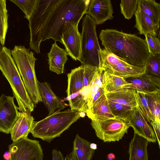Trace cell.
I'll return each mask as SVG.
<instances>
[{
  "mask_svg": "<svg viewBox=\"0 0 160 160\" xmlns=\"http://www.w3.org/2000/svg\"><path fill=\"white\" fill-rule=\"evenodd\" d=\"M90 0H38L36 9L29 20L30 48L40 53L41 42L52 38L62 43L68 24L79 22L86 14Z\"/></svg>",
  "mask_w": 160,
  "mask_h": 160,
  "instance_id": "6da1fadb",
  "label": "cell"
},
{
  "mask_svg": "<svg viewBox=\"0 0 160 160\" xmlns=\"http://www.w3.org/2000/svg\"><path fill=\"white\" fill-rule=\"evenodd\" d=\"M99 37L104 48L120 59L133 66L146 67L149 54L145 39L112 29L102 30Z\"/></svg>",
  "mask_w": 160,
  "mask_h": 160,
  "instance_id": "7a4b0ae2",
  "label": "cell"
},
{
  "mask_svg": "<svg viewBox=\"0 0 160 160\" xmlns=\"http://www.w3.org/2000/svg\"><path fill=\"white\" fill-rule=\"evenodd\" d=\"M81 112L71 109L57 110L41 120L34 121L30 133L34 138L50 143L79 119Z\"/></svg>",
  "mask_w": 160,
  "mask_h": 160,
  "instance_id": "3957f363",
  "label": "cell"
},
{
  "mask_svg": "<svg viewBox=\"0 0 160 160\" xmlns=\"http://www.w3.org/2000/svg\"><path fill=\"white\" fill-rule=\"evenodd\" d=\"M0 70L9 83L20 112L31 113L35 106L23 82L11 50L3 46L0 52Z\"/></svg>",
  "mask_w": 160,
  "mask_h": 160,
  "instance_id": "277c9868",
  "label": "cell"
},
{
  "mask_svg": "<svg viewBox=\"0 0 160 160\" xmlns=\"http://www.w3.org/2000/svg\"><path fill=\"white\" fill-rule=\"evenodd\" d=\"M11 52L28 94L36 107V104L42 102L35 70L37 59L30 48L24 46H15Z\"/></svg>",
  "mask_w": 160,
  "mask_h": 160,
  "instance_id": "5b68a950",
  "label": "cell"
},
{
  "mask_svg": "<svg viewBox=\"0 0 160 160\" xmlns=\"http://www.w3.org/2000/svg\"><path fill=\"white\" fill-rule=\"evenodd\" d=\"M81 35L82 65L100 67V46L96 31V24L92 17L86 14L83 18Z\"/></svg>",
  "mask_w": 160,
  "mask_h": 160,
  "instance_id": "8992f818",
  "label": "cell"
},
{
  "mask_svg": "<svg viewBox=\"0 0 160 160\" xmlns=\"http://www.w3.org/2000/svg\"><path fill=\"white\" fill-rule=\"evenodd\" d=\"M84 65L71 70L68 74V87L66 90L67 99L71 109L82 112L87 108L88 96L84 87Z\"/></svg>",
  "mask_w": 160,
  "mask_h": 160,
  "instance_id": "52a82bcc",
  "label": "cell"
},
{
  "mask_svg": "<svg viewBox=\"0 0 160 160\" xmlns=\"http://www.w3.org/2000/svg\"><path fill=\"white\" fill-rule=\"evenodd\" d=\"M99 69L107 70L116 76L124 78L137 77L145 73L146 67H140L129 64L120 59L104 48L100 50Z\"/></svg>",
  "mask_w": 160,
  "mask_h": 160,
  "instance_id": "ba28073f",
  "label": "cell"
},
{
  "mask_svg": "<svg viewBox=\"0 0 160 160\" xmlns=\"http://www.w3.org/2000/svg\"><path fill=\"white\" fill-rule=\"evenodd\" d=\"M91 120V125L97 137L105 142L119 141L130 127L128 122L117 118Z\"/></svg>",
  "mask_w": 160,
  "mask_h": 160,
  "instance_id": "9c48e42d",
  "label": "cell"
},
{
  "mask_svg": "<svg viewBox=\"0 0 160 160\" xmlns=\"http://www.w3.org/2000/svg\"><path fill=\"white\" fill-rule=\"evenodd\" d=\"M10 160H43V150L39 141L28 137L20 138L8 146Z\"/></svg>",
  "mask_w": 160,
  "mask_h": 160,
  "instance_id": "30bf717a",
  "label": "cell"
},
{
  "mask_svg": "<svg viewBox=\"0 0 160 160\" xmlns=\"http://www.w3.org/2000/svg\"><path fill=\"white\" fill-rule=\"evenodd\" d=\"M79 23L72 21L68 24L62 33L61 43L64 45L68 55L73 59L80 61L81 39L78 30Z\"/></svg>",
  "mask_w": 160,
  "mask_h": 160,
  "instance_id": "8fae6325",
  "label": "cell"
},
{
  "mask_svg": "<svg viewBox=\"0 0 160 160\" xmlns=\"http://www.w3.org/2000/svg\"><path fill=\"white\" fill-rule=\"evenodd\" d=\"M14 96L2 94L0 97V132L9 134L18 115Z\"/></svg>",
  "mask_w": 160,
  "mask_h": 160,
  "instance_id": "7c38bea8",
  "label": "cell"
},
{
  "mask_svg": "<svg viewBox=\"0 0 160 160\" xmlns=\"http://www.w3.org/2000/svg\"><path fill=\"white\" fill-rule=\"evenodd\" d=\"M128 122L133 128L134 133L146 138L149 142H157L152 127L138 106L134 109Z\"/></svg>",
  "mask_w": 160,
  "mask_h": 160,
  "instance_id": "4fadbf2b",
  "label": "cell"
},
{
  "mask_svg": "<svg viewBox=\"0 0 160 160\" xmlns=\"http://www.w3.org/2000/svg\"><path fill=\"white\" fill-rule=\"evenodd\" d=\"M113 13L110 0H90L86 12L97 25L102 24L107 20L113 18Z\"/></svg>",
  "mask_w": 160,
  "mask_h": 160,
  "instance_id": "5bb4252c",
  "label": "cell"
},
{
  "mask_svg": "<svg viewBox=\"0 0 160 160\" xmlns=\"http://www.w3.org/2000/svg\"><path fill=\"white\" fill-rule=\"evenodd\" d=\"M124 78L128 84L123 88H132L143 92H153L160 90V79L158 77L145 73L137 77Z\"/></svg>",
  "mask_w": 160,
  "mask_h": 160,
  "instance_id": "9a60e30c",
  "label": "cell"
},
{
  "mask_svg": "<svg viewBox=\"0 0 160 160\" xmlns=\"http://www.w3.org/2000/svg\"><path fill=\"white\" fill-rule=\"evenodd\" d=\"M34 122V118L31 113L19 112L17 120L10 132L13 142L23 137H28Z\"/></svg>",
  "mask_w": 160,
  "mask_h": 160,
  "instance_id": "2e32d148",
  "label": "cell"
},
{
  "mask_svg": "<svg viewBox=\"0 0 160 160\" xmlns=\"http://www.w3.org/2000/svg\"><path fill=\"white\" fill-rule=\"evenodd\" d=\"M38 86L42 102L48 111V115L53 114L57 109L61 110L66 107L62 100L52 91L49 83L38 82Z\"/></svg>",
  "mask_w": 160,
  "mask_h": 160,
  "instance_id": "e0dca14e",
  "label": "cell"
},
{
  "mask_svg": "<svg viewBox=\"0 0 160 160\" xmlns=\"http://www.w3.org/2000/svg\"><path fill=\"white\" fill-rule=\"evenodd\" d=\"M86 113L91 120H104L115 118L110 110L105 93L91 105Z\"/></svg>",
  "mask_w": 160,
  "mask_h": 160,
  "instance_id": "ac0fdd59",
  "label": "cell"
},
{
  "mask_svg": "<svg viewBox=\"0 0 160 160\" xmlns=\"http://www.w3.org/2000/svg\"><path fill=\"white\" fill-rule=\"evenodd\" d=\"M47 54L49 70L58 74L63 73L68 60V54L66 50L59 47L55 42Z\"/></svg>",
  "mask_w": 160,
  "mask_h": 160,
  "instance_id": "d6986e66",
  "label": "cell"
},
{
  "mask_svg": "<svg viewBox=\"0 0 160 160\" xmlns=\"http://www.w3.org/2000/svg\"><path fill=\"white\" fill-rule=\"evenodd\" d=\"M148 142L146 138L134 133L128 151L129 156V160H148Z\"/></svg>",
  "mask_w": 160,
  "mask_h": 160,
  "instance_id": "ffe728a7",
  "label": "cell"
},
{
  "mask_svg": "<svg viewBox=\"0 0 160 160\" xmlns=\"http://www.w3.org/2000/svg\"><path fill=\"white\" fill-rule=\"evenodd\" d=\"M136 93L134 89L125 88L105 94L109 100L135 109L138 106Z\"/></svg>",
  "mask_w": 160,
  "mask_h": 160,
  "instance_id": "44dd1931",
  "label": "cell"
},
{
  "mask_svg": "<svg viewBox=\"0 0 160 160\" xmlns=\"http://www.w3.org/2000/svg\"><path fill=\"white\" fill-rule=\"evenodd\" d=\"M134 15L136 20L134 27L139 31L140 34H150L157 36L159 28L150 17L138 8Z\"/></svg>",
  "mask_w": 160,
  "mask_h": 160,
  "instance_id": "7402d4cb",
  "label": "cell"
},
{
  "mask_svg": "<svg viewBox=\"0 0 160 160\" xmlns=\"http://www.w3.org/2000/svg\"><path fill=\"white\" fill-rule=\"evenodd\" d=\"M102 82L105 94L123 88L128 84L124 77L114 75L107 70L103 72Z\"/></svg>",
  "mask_w": 160,
  "mask_h": 160,
  "instance_id": "603a6c76",
  "label": "cell"
},
{
  "mask_svg": "<svg viewBox=\"0 0 160 160\" xmlns=\"http://www.w3.org/2000/svg\"><path fill=\"white\" fill-rule=\"evenodd\" d=\"M91 143L77 134L73 142V148L77 160H92L95 150L90 148Z\"/></svg>",
  "mask_w": 160,
  "mask_h": 160,
  "instance_id": "cb8c5ba5",
  "label": "cell"
},
{
  "mask_svg": "<svg viewBox=\"0 0 160 160\" xmlns=\"http://www.w3.org/2000/svg\"><path fill=\"white\" fill-rule=\"evenodd\" d=\"M137 8L150 17L159 28L160 22V4L155 0H138Z\"/></svg>",
  "mask_w": 160,
  "mask_h": 160,
  "instance_id": "d4e9b609",
  "label": "cell"
},
{
  "mask_svg": "<svg viewBox=\"0 0 160 160\" xmlns=\"http://www.w3.org/2000/svg\"><path fill=\"white\" fill-rule=\"evenodd\" d=\"M108 102L110 110L115 118L128 122L135 108L108 100Z\"/></svg>",
  "mask_w": 160,
  "mask_h": 160,
  "instance_id": "484cf974",
  "label": "cell"
},
{
  "mask_svg": "<svg viewBox=\"0 0 160 160\" xmlns=\"http://www.w3.org/2000/svg\"><path fill=\"white\" fill-rule=\"evenodd\" d=\"M144 93L154 121L160 123V90Z\"/></svg>",
  "mask_w": 160,
  "mask_h": 160,
  "instance_id": "4316f807",
  "label": "cell"
},
{
  "mask_svg": "<svg viewBox=\"0 0 160 160\" xmlns=\"http://www.w3.org/2000/svg\"><path fill=\"white\" fill-rule=\"evenodd\" d=\"M8 17L6 0H0V40L3 46L8 27Z\"/></svg>",
  "mask_w": 160,
  "mask_h": 160,
  "instance_id": "83f0119b",
  "label": "cell"
},
{
  "mask_svg": "<svg viewBox=\"0 0 160 160\" xmlns=\"http://www.w3.org/2000/svg\"><path fill=\"white\" fill-rule=\"evenodd\" d=\"M17 6L23 12L25 17L28 21L35 11L37 8L38 0H10Z\"/></svg>",
  "mask_w": 160,
  "mask_h": 160,
  "instance_id": "f1b7e54d",
  "label": "cell"
},
{
  "mask_svg": "<svg viewBox=\"0 0 160 160\" xmlns=\"http://www.w3.org/2000/svg\"><path fill=\"white\" fill-rule=\"evenodd\" d=\"M160 54H149L146 66L145 73L160 78Z\"/></svg>",
  "mask_w": 160,
  "mask_h": 160,
  "instance_id": "f546056e",
  "label": "cell"
},
{
  "mask_svg": "<svg viewBox=\"0 0 160 160\" xmlns=\"http://www.w3.org/2000/svg\"><path fill=\"white\" fill-rule=\"evenodd\" d=\"M136 98L138 106L150 123L151 122L154 121V119L149 108L144 93L137 91Z\"/></svg>",
  "mask_w": 160,
  "mask_h": 160,
  "instance_id": "4dcf8cb0",
  "label": "cell"
},
{
  "mask_svg": "<svg viewBox=\"0 0 160 160\" xmlns=\"http://www.w3.org/2000/svg\"><path fill=\"white\" fill-rule=\"evenodd\" d=\"M120 6L121 13L125 19L129 20L132 17L136 11L138 0H122Z\"/></svg>",
  "mask_w": 160,
  "mask_h": 160,
  "instance_id": "1f68e13d",
  "label": "cell"
},
{
  "mask_svg": "<svg viewBox=\"0 0 160 160\" xmlns=\"http://www.w3.org/2000/svg\"><path fill=\"white\" fill-rule=\"evenodd\" d=\"M145 36L149 54L153 56L157 54H160L159 38L157 36L150 34H147Z\"/></svg>",
  "mask_w": 160,
  "mask_h": 160,
  "instance_id": "d6a6232c",
  "label": "cell"
},
{
  "mask_svg": "<svg viewBox=\"0 0 160 160\" xmlns=\"http://www.w3.org/2000/svg\"><path fill=\"white\" fill-rule=\"evenodd\" d=\"M150 124L152 127L157 138L159 148H160V123L154 121L151 122Z\"/></svg>",
  "mask_w": 160,
  "mask_h": 160,
  "instance_id": "836d02e7",
  "label": "cell"
},
{
  "mask_svg": "<svg viewBox=\"0 0 160 160\" xmlns=\"http://www.w3.org/2000/svg\"><path fill=\"white\" fill-rule=\"evenodd\" d=\"M52 160H64V158L60 151L53 149L52 150Z\"/></svg>",
  "mask_w": 160,
  "mask_h": 160,
  "instance_id": "e575fe53",
  "label": "cell"
},
{
  "mask_svg": "<svg viewBox=\"0 0 160 160\" xmlns=\"http://www.w3.org/2000/svg\"><path fill=\"white\" fill-rule=\"evenodd\" d=\"M105 93V92L103 87V86L100 88L98 91L95 94L93 98L91 106L99 98Z\"/></svg>",
  "mask_w": 160,
  "mask_h": 160,
  "instance_id": "d590c367",
  "label": "cell"
},
{
  "mask_svg": "<svg viewBox=\"0 0 160 160\" xmlns=\"http://www.w3.org/2000/svg\"><path fill=\"white\" fill-rule=\"evenodd\" d=\"M64 160H77L75 150L73 148L72 151L66 155Z\"/></svg>",
  "mask_w": 160,
  "mask_h": 160,
  "instance_id": "8d00e7d4",
  "label": "cell"
},
{
  "mask_svg": "<svg viewBox=\"0 0 160 160\" xmlns=\"http://www.w3.org/2000/svg\"><path fill=\"white\" fill-rule=\"evenodd\" d=\"M3 156L5 160H10L11 157V154L9 151H6L4 152Z\"/></svg>",
  "mask_w": 160,
  "mask_h": 160,
  "instance_id": "74e56055",
  "label": "cell"
},
{
  "mask_svg": "<svg viewBox=\"0 0 160 160\" xmlns=\"http://www.w3.org/2000/svg\"><path fill=\"white\" fill-rule=\"evenodd\" d=\"M115 158V155L113 153H110L107 156V159L108 160H114Z\"/></svg>",
  "mask_w": 160,
  "mask_h": 160,
  "instance_id": "f35d334b",
  "label": "cell"
},
{
  "mask_svg": "<svg viewBox=\"0 0 160 160\" xmlns=\"http://www.w3.org/2000/svg\"><path fill=\"white\" fill-rule=\"evenodd\" d=\"M90 148L94 150H95L97 148V145L96 144L94 143H91L90 144Z\"/></svg>",
  "mask_w": 160,
  "mask_h": 160,
  "instance_id": "ab89813d",
  "label": "cell"
},
{
  "mask_svg": "<svg viewBox=\"0 0 160 160\" xmlns=\"http://www.w3.org/2000/svg\"><path fill=\"white\" fill-rule=\"evenodd\" d=\"M3 46H2V44L1 42V41L0 40V52L2 50V49L3 47Z\"/></svg>",
  "mask_w": 160,
  "mask_h": 160,
  "instance_id": "60d3db41",
  "label": "cell"
}]
</instances>
